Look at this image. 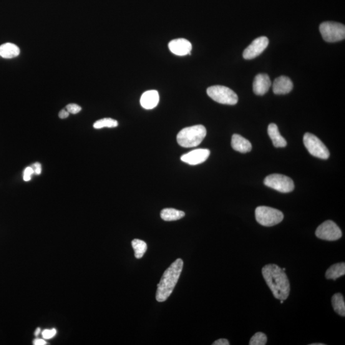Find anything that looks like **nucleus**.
Instances as JSON below:
<instances>
[{"mask_svg":"<svg viewBox=\"0 0 345 345\" xmlns=\"http://www.w3.org/2000/svg\"><path fill=\"white\" fill-rule=\"evenodd\" d=\"M262 275L276 299L285 301L290 291V284L283 269L275 264H269L262 269Z\"/></svg>","mask_w":345,"mask_h":345,"instance_id":"nucleus-1","label":"nucleus"},{"mask_svg":"<svg viewBox=\"0 0 345 345\" xmlns=\"http://www.w3.org/2000/svg\"><path fill=\"white\" fill-rule=\"evenodd\" d=\"M183 266L182 259L178 258L164 273L160 283L157 284L156 292L155 298L160 303L166 301L172 294L182 273Z\"/></svg>","mask_w":345,"mask_h":345,"instance_id":"nucleus-2","label":"nucleus"},{"mask_svg":"<svg viewBox=\"0 0 345 345\" xmlns=\"http://www.w3.org/2000/svg\"><path fill=\"white\" fill-rule=\"evenodd\" d=\"M206 135V128L203 125H193L180 130L177 135V142L182 147H196L203 142Z\"/></svg>","mask_w":345,"mask_h":345,"instance_id":"nucleus-3","label":"nucleus"},{"mask_svg":"<svg viewBox=\"0 0 345 345\" xmlns=\"http://www.w3.org/2000/svg\"><path fill=\"white\" fill-rule=\"evenodd\" d=\"M257 222L264 226H273L278 225L283 220L284 215L278 209L260 206L255 210Z\"/></svg>","mask_w":345,"mask_h":345,"instance_id":"nucleus-4","label":"nucleus"},{"mask_svg":"<svg viewBox=\"0 0 345 345\" xmlns=\"http://www.w3.org/2000/svg\"><path fill=\"white\" fill-rule=\"evenodd\" d=\"M206 93L214 101L223 104L235 105L238 102L237 95L224 86L216 85L209 87Z\"/></svg>","mask_w":345,"mask_h":345,"instance_id":"nucleus-5","label":"nucleus"},{"mask_svg":"<svg viewBox=\"0 0 345 345\" xmlns=\"http://www.w3.org/2000/svg\"><path fill=\"white\" fill-rule=\"evenodd\" d=\"M320 32L326 42H336L344 39L345 26L339 22H322L320 25Z\"/></svg>","mask_w":345,"mask_h":345,"instance_id":"nucleus-6","label":"nucleus"},{"mask_svg":"<svg viewBox=\"0 0 345 345\" xmlns=\"http://www.w3.org/2000/svg\"><path fill=\"white\" fill-rule=\"evenodd\" d=\"M303 142L306 149L314 157L327 160L330 153L323 142L318 137L311 133L307 132L304 136Z\"/></svg>","mask_w":345,"mask_h":345,"instance_id":"nucleus-7","label":"nucleus"},{"mask_svg":"<svg viewBox=\"0 0 345 345\" xmlns=\"http://www.w3.org/2000/svg\"><path fill=\"white\" fill-rule=\"evenodd\" d=\"M264 184L283 193H290L294 190V181L290 178L281 174H272L264 180Z\"/></svg>","mask_w":345,"mask_h":345,"instance_id":"nucleus-8","label":"nucleus"},{"mask_svg":"<svg viewBox=\"0 0 345 345\" xmlns=\"http://www.w3.org/2000/svg\"><path fill=\"white\" fill-rule=\"evenodd\" d=\"M315 235L322 240L335 241L342 236L341 229L336 223L331 220L325 221L317 228Z\"/></svg>","mask_w":345,"mask_h":345,"instance_id":"nucleus-9","label":"nucleus"},{"mask_svg":"<svg viewBox=\"0 0 345 345\" xmlns=\"http://www.w3.org/2000/svg\"><path fill=\"white\" fill-rule=\"evenodd\" d=\"M269 40L268 37H260L254 39L244 50L243 57L246 60H252L258 57L268 47Z\"/></svg>","mask_w":345,"mask_h":345,"instance_id":"nucleus-10","label":"nucleus"},{"mask_svg":"<svg viewBox=\"0 0 345 345\" xmlns=\"http://www.w3.org/2000/svg\"><path fill=\"white\" fill-rule=\"evenodd\" d=\"M210 154L208 149H196L185 153L181 157V161L190 165H197L205 162Z\"/></svg>","mask_w":345,"mask_h":345,"instance_id":"nucleus-11","label":"nucleus"},{"mask_svg":"<svg viewBox=\"0 0 345 345\" xmlns=\"http://www.w3.org/2000/svg\"><path fill=\"white\" fill-rule=\"evenodd\" d=\"M169 49L172 54L178 56H185L190 55L192 45L185 39H177L171 40L168 44Z\"/></svg>","mask_w":345,"mask_h":345,"instance_id":"nucleus-12","label":"nucleus"},{"mask_svg":"<svg viewBox=\"0 0 345 345\" xmlns=\"http://www.w3.org/2000/svg\"><path fill=\"white\" fill-rule=\"evenodd\" d=\"M271 87V81L268 74H259L254 78L253 91L256 95H265Z\"/></svg>","mask_w":345,"mask_h":345,"instance_id":"nucleus-13","label":"nucleus"},{"mask_svg":"<svg viewBox=\"0 0 345 345\" xmlns=\"http://www.w3.org/2000/svg\"><path fill=\"white\" fill-rule=\"evenodd\" d=\"M273 89L276 95L287 94L293 89V83L288 77L281 75L274 80Z\"/></svg>","mask_w":345,"mask_h":345,"instance_id":"nucleus-14","label":"nucleus"},{"mask_svg":"<svg viewBox=\"0 0 345 345\" xmlns=\"http://www.w3.org/2000/svg\"><path fill=\"white\" fill-rule=\"evenodd\" d=\"M160 102V95L156 90H148L141 97L140 103L146 110H152L157 107Z\"/></svg>","mask_w":345,"mask_h":345,"instance_id":"nucleus-15","label":"nucleus"},{"mask_svg":"<svg viewBox=\"0 0 345 345\" xmlns=\"http://www.w3.org/2000/svg\"><path fill=\"white\" fill-rule=\"evenodd\" d=\"M231 144L234 150L241 153L249 152L252 150L251 142L239 135H233Z\"/></svg>","mask_w":345,"mask_h":345,"instance_id":"nucleus-16","label":"nucleus"},{"mask_svg":"<svg viewBox=\"0 0 345 345\" xmlns=\"http://www.w3.org/2000/svg\"><path fill=\"white\" fill-rule=\"evenodd\" d=\"M268 135L270 137L274 147L276 148H283L287 145L285 139L282 137L279 131L278 126L275 123H271L268 127Z\"/></svg>","mask_w":345,"mask_h":345,"instance_id":"nucleus-17","label":"nucleus"},{"mask_svg":"<svg viewBox=\"0 0 345 345\" xmlns=\"http://www.w3.org/2000/svg\"><path fill=\"white\" fill-rule=\"evenodd\" d=\"M19 54V47L12 43H6L0 46V57L4 59H14V58L18 57Z\"/></svg>","mask_w":345,"mask_h":345,"instance_id":"nucleus-18","label":"nucleus"},{"mask_svg":"<svg viewBox=\"0 0 345 345\" xmlns=\"http://www.w3.org/2000/svg\"><path fill=\"white\" fill-rule=\"evenodd\" d=\"M345 274V263H339L334 264V265L330 267L327 269L326 273V278L327 279H332L336 281L337 278H340Z\"/></svg>","mask_w":345,"mask_h":345,"instance_id":"nucleus-19","label":"nucleus"},{"mask_svg":"<svg viewBox=\"0 0 345 345\" xmlns=\"http://www.w3.org/2000/svg\"><path fill=\"white\" fill-rule=\"evenodd\" d=\"M185 216L183 211L177 210L175 208H165L161 211V218L165 221H173L179 220Z\"/></svg>","mask_w":345,"mask_h":345,"instance_id":"nucleus-20","label":"nucleus"},{"mask_svg":"<svg viewBox=\"0 0 345 345\" xmlns=\"http://www.w3.org/2000/svg\"><path fill=\"white\" fill-rule=\"evenodd\" d=\"M332 305L336 313L341 316H345V303L342 294H336L332 296Z\"/></svg>","mask_w":345,"mask_h":345,"instance_id":"nucleus-21","label":"nucleus"},{"mask_svg":"<svg viewBox=\"0 0 345 345\" xmlns=\"http://www.w3.org/2000/svg\"><path fill=\"white\" fill-rule=\"evenodd\" d=\"M132 246L135 251V255L137 259L142 258L147 250V244L140 239H134L132 241Z\"/></svg>","mask_w":345,"mask_h":345,"instance_id":"nucleus-22","label":"nucleus"},{"mask_svg":"<svg viewBox=\"0 0 345 345\" xmlns=\"http://www.w3.org/2000/svg\"><path fill=\"white\" fill-rule=\"evenodd\" d=\"M118 125V123L117 120L112 119V118H105L95 122L94 127L96 128V129H100V128L104 127H117Z\"/></svg>","mask_w":345,"mask_h":345,"instance_id":"nucleus-23","label":"nucleus"},{"mask_svg":"<svg viewBox=\"0 0 345 345\" xmlns=\"http://www.w3.org/2000/svg\"><path fill=\"white\" fill-rule=\"evenodd\" d=\"M268 341V337L263 332H257L251 337L249 344L250 345H266Z\"/></svg>","mask_w":345,"mask_h":345,"instance_id":"nucleus-24","label":"nucleus"},{"mask_svg":"<svg viewBox=\"0 0 345 345\" xmlns=\"http://www.w3.org/2000/svg\"><path fill=\"white\" fill-rule=\"evenodd\" d=\"M66 110L69 113L75 115L81 112V110H82V108H81L79 105H78L77 104H70L67 105Z\"/></svg>","mask_w":345,"mask_h":345,"instance_id":"nucleus-25","label":"nucleus"},{"mask_svg":"<svg viewBox=\"0 0 345 345\" xmlns=\"http://www.w3.org/2000/svg\"><path fill=\"white\" fill-rule=\"evenodd\" d=\"M56 334L57 330L55 329H52L51 330L46 329L42 332V336L44 337V339H49L52 338V337L55 336Z\"/></svg>","mask_w":345,"mask_h":345,"instance_id":"nucleus-26","label":"nucleus"},{"mask_svg":"<svg viewBox=\"0 0 345 345\" xmlns=\"http://www.w3.org/2000/svg\"><path fill=\"white\" fill-rule=\"evenodd\" d=\"M34 174V170L32 167H27L24 171L23 179L26 182H29L31 180L32 175Z\"/></svg>","mask_w":345,"mask_h":345,"instance_id":"nucleus-27","label":"nucleus"},{"mask_svg":"<svg viewBox=\"0 0 345 345\" xmlns=\"http://www.w3.org/2000/svg\"><path fill=\"white\" fill-rule=\"evenodd\" d=\"M33 170H34L35 174L40 175L42 171V166L39 163H35L32 166Z\"/></svg>","mask_w":345,"mask_h":345,"instance_id":"nucleus-28","label":"nucleus"},{"mask_svg":"<svg viewBox=\"0 0 345 345\" xmlns=\"http://www.w3.org/2000/svg\"><path fill=\"white\" fill-rule=\"evenodd\" d=\"M213 345H229L230 342L226 339H220L214 342Z\"/></svg>","mask_w":345,"mask_h":345,"instance_id":"nucleus-29","label":"nucleus"},{"mask_svg":"<svg viewBox=\"0 0 345 345\" xmlns=\"http://www.w3.org/2000/svg\"><path fill=\"white\" fill-rule=\"evenodd\" d=\"M69 113L67 112V110H62L61 112L59 113V117L61 118V119H65V118H67L69 117Z\"/></svg>","mask_w":345,"mask_h":345,"instance_id":"nucleus-30","label":"nucleus"},{"mask_svg":"<svg viewBox=\"0 0 345 345\" xmlns=\"http://www.w3.org/2000/svg\"><path fill=\"white\" fill-rule=\"evenodd\" d=\"M34 344L35 345H45L46 344V341L44 339H36L34 341Z\"/></svg>","mask_w":345,"mask_h":345,"instance_id":"nucleus-31","label":"nucleus"},{"mask_svg":"<svg viewBox=\"0 0 345 345\" xmlns=\"http://www.w3.org/2000/svg\"><path fill=\"white\" fill-rule=\"evenodd\" d=\"M40 332V329L39 328V327H38V328L37 329L36 331H35V336H37L39 334Z\"/></svg>","mask_w":345,"mask_h":345,"instance_id":"nucleus-32","label":"nucleus"},{"mask_svg":"<svg viewBox=\"0 0 345 345\" xmlns=\"http://www.w3.org/2000/svg\"><path fill=\"white\" fill-rule=\"evenodd\" d=\"M310 345H324L323 343H313L311 344Z\"/></svg>","mask_w":345,"mask_h":345,"instance_id":"nucleus-33","label":"nucleus"},{"mask_svg":"<svg viewBox=\"0 0 345 345\" xmlns=\"http://www.w3.org/2000/svg\"><path fill=\"white\" fill-rule=\"evenodd\" d=\"M280 301H281V302H280L281 304H283V303H284V301H283V300H280Z\"/></svg>","mask_w":345,"mask_h":345,"instance_id":"nucleus-34","label":"nucleus"},{"mask_svg":"<svg viewBox=\"0 0 345 345\" xmlns=\"http://www.w3.org/2000/svg\"><path fill=\"white\" fill-rule=\"evenodd\" d=\"M283 269V271H286V269H285V268H283V269Z\"/></svg>","mask_w":345,"mask_h":345,"instance_id":"nucleus-35","label":"nucleus"}]
</instances>
